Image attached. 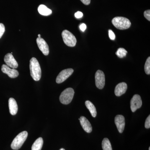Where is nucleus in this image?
<instances>
[{"instance_id": "f257e3e1", "label": "nucleus", "mask_w": 150, "mask_h": 150, "mask_svg": "<svg viewBox=\"0 0 150 150\" xmlns=\"http://www.w3.org/2000/svg\"><path fill=\"white\" fill-rule=\"evenodd\" d=\"M30 76L35 81L40 80L41 77V70L40 64L36 58L33 57L30 61Z\"/></svg>"}, {"instance_id": "f03ea898", "label": "nucleus", "mask_w": 150, "mask_h": 150, "mask_svg": "<svg viewBox=\"0 0 150 150\" xmlns=\"http://www.w3.org/2000/svg\"><path fill=\"white\" fill-rule=\"evenodd\" d=\"M112 23L117 29L125 30L131 26V21L129 19L123 17H116L112 19Z\"/></svg>"}, {"instance_id": "7ed1b4c3", "label": "nucleus", "mask_w": 150, "mask_h": 150, "mask_svg": "<svg viewBox=\"0 0 150 150\" xmlns=\"http://www.w3.org/2000/svg\"><path fill=\"white\" fill-rule=\"evenodd\" d=\"M28 134L26 131H23L19 134L14 139L11 144L12 149L18 150L21 147L27 139Z\"/></svg>"}, {"instance_id": "20e7f679", "label": "nucleus", "mask_w": 150, "mask_h": 150, "mask_svg": "<svg viewBox=\"0 0 150 150\" xmlns=\"http://www.w3.org/2000/svg\"><path fill=\"white\" fill-rule=\"evenodd\" d=\"M74 95V91L72 88H69L64 90L61 93L59 100L62 104H69L71 102Z\"/></svg>"}, {"instance_id": "39448f33", "label": "nucleus", "mask_w": 150, "mask_h": 150, "mask_svg": "<svg viewBox=\"0 0 150 150\" xmlns=\"http://www.w3.org/2000/svg\"><path fill=\"white\" fill-rule=\"evenodd\" d=\"M63 40L67 46L74 47L76 46L77 40L74 35L67 30H65L62 33Z\"/></svg>"}, {"instance_id": "423d86ee", "label": "nucleus", "mask_w": 150, "mask_h": 150, "mask_svg": "<svg viewBox=\"0 0 150 150\" xmlns=\"http://www.w3.org/2000/svg\"><path fill=\"white\" fill-rule=\"evenodd\" d=\"M96 85L98 88L102 89L105 84V76L104 73L100 70H98L95 74Z\"/></svg>"}, {"instance_id": "0eeeda50", "label": "nucleus", "mask_w": 150, "mask_h": 150, "mask_svg": "<svg viewBox=\"0 0 150 150\" xmlns=\"http://www.w3.org/2000/svg\"><path fill=\"white\" fill-rule=\"evenodd\" d=\"M74 70L72 69H66L62 71L56 79V82L57 83H61L64 81L68 78L69 77L73 72Z\"/></svg>"}, {"instance_id": "6e6552de", "label": "nucleus", "mask_w": 150, "mask_h": 150, "mask_svg": "<svg viewBox=\"0 0 150 150\" xmlns=\"http://www.w3.org/2000/svg\"><path fill=\"white\" fill-rule=\"evenodd\" d=\"M142 101L141 96L139 95L134 96L131 100V108L133 112H135L139 108L142 107Z\"/></svg>"}, {"instance_id": "1a4fd4ad", "label": "nucleus", "mask_w": 150, "mask_h": 150, "mask_svg": "<svg viewBox=\"0 0 150 150\" xmlns=\"http://www.w3.org/2000/svg\"><path fill=\"white\" fill-rule=\"evenodd\" d=\"M36 42L38 48L45 56H48L49 53V47L45 40L41 37L36 39Z\"/></svg>"}, {"instance_id": "9d476101", "label": "nucleus", "mask_w": 150, "mask_h": 150, "mask_svg": "<svg viewBox=\"0 0 150 150\" xmlns=\"http://www.w3.org/2000/svg\"><path fill=\"white\" fill-rule=\"evenodd\" d=\"M4 61L6 64L12 69H16L18 67V64L11 53H8L5 56Z\"/></svg>"}, {"instance_id": "9b49d317", "label": "nucleus", "mask_w": 150, "mask_h": 150, "mask_svg": "<svg viewBox=\"0 0 150 150\" xmlns=\"http://www.w3.org/2000/svg\"><path fill=\"white\" fill-rule=\"evenodd\" d=\"M1 71L3 73L6 74L11 78L17 77L19 75V73L17 70L15 69H11L7 65L3 64L1 67Z\"/></svg>"}, {"instance_id": "f8f14e48", "label": "nucleus", "mask_w": 150, "mask_h": 150, "mask_svg": "<svg viewBox=\"0 0 150 150\" xmlns=\"http://www.w3.org/2000/svg\"><path fill=\"white\" fill-rule=\"evenodd\" d=\"M115 123L119 133H123L125 126V119L124 116L121 115H116L115 118Z\"/></svg>"}, {"instance_id": "ddd939ff", "label": "nucleus", "mask_w": 150, "mask_h": 150, "mask_svg": "<svg viewBox=\"0 0 150 150\" xmlns=\"http://www.w3.org/2000/svg\"><path fill=\"white\" fill-rule=\"evenodd\" d=\"M79 120L83 130L87 133H91L92 131V127L88 120L85 117L83 116H81L80 118H79Z\"/></svg>"}, {"instance_id": "4468645a", "label": "nucleus", "mask_w": 150, "mask_h": 150, "mask_svg": "<svg viewBox=\"0 0 150 150\" xmlns=\"http://www.w3.org/2000/svg\"><path fill=\"white\" fill-rule=\"evenodd\" d=\"M127 89V85L126 83L122 82L118 83L115 87V94L117 96H120L126 92Z\"/></svg>"}, {"instance_id": "2eb2a0df", "label": "nucleus", "mask_w": 150, "mask_h": 150, "mask_svg": "<svg viewBox=\"0 0 150 150\" xmlns=\"http://www.w3.org/2000/svg\"><path fill=\"white\" fill-rule=\"evenodd\" d=\"M8 106L9 111L11 115H16L18 110V106L15 100L11 98L8 100Z\"/></svg>"}, {"instance_id": "dca6fc26", "label": "nucleus", "mask_w": 150, "mask_h": 150, "mask_svg": "<svg viewBox=\"0 0 150 150\" xmlns=\"http://www.w3.org/2000/svg\"><path fill=\"white\" fill-rule=\"evenodd\" d=\"M38 12L40 14L45 16H48L52 14V11L44 5H40L38 9Z\"/></svg>"}, {"instance_id": "f3484780", "label": "nucleus", "mask_w": 150, "mask_h": 150, "mask_svg": "<svg viewBox=\"0 0 150 150\" xmlns=\"http://www.w3.org/2000/svg\"><path fill=\"white\" fill-rule=\"evenodd\" d=\"M85 105L87 108L89 110L91 115L94 118H95L97 115L96 108L92 103L89 100H86L85 102Z\"/></svg>"}, {"instance_id": "a211bd4d", "label": "nucleus", "mask_w": 150, "mask_h": 150, "mask_svg": "<svg viewBox=\"0 0 150 150\" xmlns=\"http://www.w3.org/2000/svg\"><path fill=\"white\" fill-rule=\"evenodd\" d=\"M43 144V139L41 137L38 138L33 144L31 150H41Z\"/></svg>"}, {"instance_id": "6ab92c4d", "label": "nucleus", "mask_w": 150, "mask_h": 150, "mask_svg": "<svg viewBox=\"0 0 150 150\" xmlns=\"http://www.w3.org/2000/svg\"><path fill=\"white\" fill-rule=\"evenodd\" d=\"M102 147L103 150H112L110 141L107 138H104L103 140Z\"/></svg>"}, {"instance_id": "aec40b11", "label": "nucleus", "mask_w": 150, "mask_h": 150, "mask_svg": "<svg viewBox=\"0 0 150 150\" xmlns=\"http://www.w3.org/2000/svg\"><path fill=\"white\" fill-rule=\"evenodd\" d=\"M127 51L123 48H119L115 54L119 58H123L126 56Z\"/></svg>"}, {"instance_id": "412c9836", "label": "nucleus", "mask_w": 150, "mask_h": 150, "mask_svg": "<svg viewBox=\"0 0 150 150\" xmlns=\"http://www.w3.org/2000/svg\"><path fill=\"white\" fill-rule=\"evenodd\" d=\"M145 73L147 75L150 74V57H148L144 66Z\"/></svg>"}, {"instance_id": "4be33fe9", "label": "nucleus", "mask_w": 150, "mask_h": 150, "mask_svg": "<svg viewBox=\"0 0 150 150\" xmlns=\"http://www.w3.org/2000/svg\"><path fill=\"white\" fill-rule=\"evenodd\" d=\"M5 31V27L4 25L2 23H0V38L3 36Z\"/></svg>"}, {"instance_id": "5701e85b", "label": "nucleus", "mask_w": 150, "mask_h": 150, "mask_svg": "<svg viewBox=\"0 0 150 150\" xmlns=\"http://www.w3.org/2000/svg\"><path fill=\"white\" fill-rule=\"evenodd\" d=\"M145 127L146 129H150V115H149V116L147 118L146 120V122L145 123Z\"/></svg>"}, {"instance_id": "b1692460", "label": "nucleus", "mask_w": 150, "mask_h": 150, "mask_svg": "<svg viewBox=\"0 0 150 150\" xmlns=\"http://www.w3.org/2000/svg\"><path fill=\"white\" fill-rule=\"evenodd\" d=\"M144 16L149 21H150V10H148L144 12Z\"/></svg>"}, {"instance_id": "393cba45", "label": "nucleus", "mask_w": 150, "mask_h": 150, "mask_svg": "<svg viewBox=\"0 0 150 150\" xmlns=\"http://www.w3.org/2000/svg\"><path fill=\"white\" fill-rule=\"evenodd\" d=\"M108 34H109V38L111 40H115V36L114 33L111 30H108Z\"/></svg>"}, {"instance_id": "a878e982", "label": "nucleus", "mask_w": 150, "mask_h": 150, "mask_svg": "<svg viewBox=\"0 0 150 150\" xmlns=\"http://www.w3.org/2000/svg\"><path fill=\"white\" fill-rule=\"evenodd\" d=\"M83 16V14L81 12L78 11L75 13V16L76 18H81Z\"/></svg>"}, {"instance_id": "bb28decb", "label": "nucleus", "mask_w": 150, "mask_h": 150, "mask_svg": "<svg viewBox=\"0 0 150 150\" xmlns=\"http://www.w3.org/2000/svg\"><path fill=\"white\" fill-rule=\"evenodd\" d=\"M79 27L81 30L83 32H84L86 28V25L85 23H82L80 25Z\"/></svg>"}, {"instance_id": "cd10ccee", "label": "nucleus", "mask_w": 150, "mask_h": 150, "mask_svg": "<svg viewBox=\"0 0 150 150\" xmlns=\"http://www.w3.org/2000/svg\"><path fill=\"white\" fill-rule=\"evenodd\" d=\"M91 1V0H81V1L86 5H88L89 4H90Z\"/></svg>"}, {"instance_id": "c85d7f7f", "label": "nucleus", "mask_w": 150, "mask_h": 150, "mask_svg": "<svg viewBox=\"0 0 150 150\" xmlns=\"http://www.w3.org/2000/svg\"><path fill=\"white\" fill-rule=\"evenodd\" d=\"M38 37H40V36H41V35H40V34H38Z\"/></svg>"}, {"instance_id": "c756f323", "label": "nucleus", "mask_w": 150, "mask_h": 150, "mask_svg": "<svg viewBox=\"0 0 150 150\" xmlns=\"http://www.w3.org/2000/svg\"><path fill=\"white\" fill-rule=\"evenodd\" d=\"M60 150H65L64 149H61Z\"/></svg>"}, {"instance_id": "7c9ffc66", "label": "nucleus", "mask_w": 150, "mask_h": 150, "mask_svg": "<svg viewBox=\"0 0 150 150\" xmlns=\"http://www.w3.org/2000/svg\"><path fill=\"white\" fill-rule=\"evenodd\" d=\"M149 150H150V147L149 148Z\"/></svg>"}]
</instances>
